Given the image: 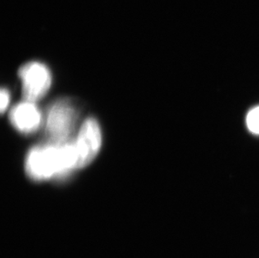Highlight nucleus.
Wrapping results in <instances>:
<instances>
[{
	"label": "nucleus",
	"instance_id": "1",
	"mask_svg": "<svg viewBox=\"0 0 259 258\" xmlns=\"http://www.w3.org/2000/svg\"><path fill=\"white\" fill-rule=\"evenodd\" d=\"M76 169V154L74 144H51L36 147L28 154L25 171L35 181H45Z\"/></svg>",
	"mask_w": 259,
	"mask_h": 258
},
{
	"label": "nucleus",
	"instance_id": "2",
	"mask_svg": "<svg viewBox=\"0 0 259 258\" xmlns=\"http://www.w3.org/2000/svg\"><path fill=\"white\" fill-rule=\"evenodd\" d=\"M19 76L22 80L24 99L34 103L41 99L49 91L52 84V75L44 64L31 61L20 67Z\"/></svg>",
	"mask_w": 259,
	"mask_h": 258
},
{
	"label": "nucleus",
	"instance_id": "3",
	"mask_svg": "<svg viewBox=\"0 0 259 258\" xmlns=\"http://www.w3.org/2000/svg\"><path fill=\"white\" fill-rule=\"evenodd\" d=\"M76 119V109L67 101H60L53 105L48 112L47 121V135L52 144L67 143Z\"/></svg>",
	"mask_w": 259,
	"mask_h": 258
},
{
	"label": "nucleus",
	"instance_id": "4",
	"mask_svg": "<svg viewBox=\"0 0 259 258\" xmlns=\"http://www.w3.org/2000/svg\"><path fill=\"white\" fill-rule=\"evenodd\" d=\"M73 144L76 154V169L84 168L98 155L102 145L100 127L94 118H88L83 122Z\"/></svg>",
	"mask_w": 259,
	"mask_h": 258
},
{
	"label": "nucleus",
	"instance_id": "5",
	"mask_svg": "<svg viewBox=\"0 0 259 258\" xmlns=\"http://www.w3.org/2000/svg\"><path fill=\"white\" fill-rule=\"evenodd\" d=\"M10 120L15 128L23 134H31L39 128L41 114L34 103L25 101L13 107Z\"/></svg>",
	"mask_w": 259,
	"mask_h": 258
},
{
	"label": "nucleus",
	"instance_id": "6",
	"mask_svg": "<svg viewBox=\"0 0 259 258\" xmlns=\"http://www.w3.org/2000/svg\"><path fill=\"white\" fill-rule=\"evenodd\" d=\"M247 122L250 131L259 134V107L252 109L248 113Z\"/></svg>",
	"mask_w": 259,
	"mask_h": 258
},
{
	"label": "nucleus",
	"instance_id": "7",
	"mask_svg": "<svg viewBox=\"0 0 259 258\" xmlns=\"http://www.w3.org/2000/svg\"><path fill=\"white\" fill-rule=\"evenodd\" d=\"M0 96H1V106H0L1 112H5V110L9 106V103H10V93H9L8 90L3 88Z\"/></svg>",
	"mask_w": 259,
	"mask_h": 258
}]
</instances>
